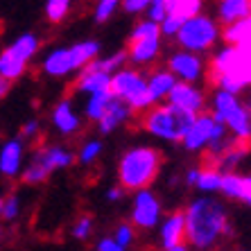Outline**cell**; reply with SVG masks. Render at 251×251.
<instances>
[{
	"instance_id": "obj_26",
	"label": "cell",
	"mask_w": 251,
	"mask_h": 251,
	"mask_svg": "<svg viewBox=\"0 0 251 251\" xmlns=\"http://www.w3.org/2000/svg\"><path fill=\"white\" fill-rule=\"evenodd\" d=\"M222 181H224V172H220L217 168H210V165H201V175H199L195 190L204 195H220L222 193Z\"/></svg>"
},
{
	"instance_id": "obj_1",
	"label": "cell",
	"mask_w": 251,
	"mask_h": 251,
	"mask_svg": "<svg viewBox=\"0 0 251 251\" xmlns=\"http://www.w3.org/2000/svg\"><path fill=\"white\" fill-rule=\"evenodd\" d=\"M186 226L188 245L195 251H210L224 238L233 235V224L228 217L224 199L215 195H197L186 204Z\"/></svg>"
},
{
	"instance_id": "obj_21",
	"label": "cell",
	"mask_w": 251,
	"mask_h": 251,
	"mask_svg": "<svg viewBox=\"0 0 251 251\" xmlns=\"http://www.w3.org/2000/svg\"><path fill=\"white\" fill-rule=\"evenodd\" d=\"M134 116H136V113L131 111V106L113 95V100H111V104H109V109H106L104 118H102V120H100V125H98V134L100 136L113 134V131H118L123 125H127Z\"/></svg>"
},
{
	"instance_id": "obj_39",
	"label": "cell",
	"mask_w": 251,
	"mask_h": 251,
	"mask_svg": "<svg viewBox=\"0 0 251 251\" xmlns=\"http://www.w3.org/2000/svg\"><path fill=\"white\" fill-rule=\"evenodd\" d=\"M145 18H150V21H154V23H163L165 18H168V7H165V2H154L150 9H147Z\"/></svg>"
},
{
	"instance_id": "obj_17",
	"label": "cell",
	"mask_w": 251,
	"mask_h": 251,
	"mask_svg": "<svg viewBox=\"0 0 251 251\" xmlns=\"http://www.w3.org/2000/svg\"><path fill=\"white\" fill-rule=\"evenodd\" d=\"M168 102L179 106V109H183V111L193 113V116H199V113L208 111V93L204 91L201 84L179 82L175 86V91L170 93Z\"/></svg>"
},
{
	"instance_id": "obj_23",
	"label": "cell",
	"mask_w": 251,
	"mask_h": 251,
	"mask_svg": "<svg viewBox=\"0 0 251 251\" xmlns=\"http://www.w3.org/2000/svg\"><path fill=\"white\" fill-rule=\"evenodd\" d=\"M251 152V140H238L231 147H228L226 152L222 156H217L215 161H210V163H201V165H210V168H217L220 172L228 175V172H238V168L245 163V158L249 156Z\"/></svg>"
},
{
	"instance_id": "obj_16",
	"label": "cell",
	"mask_w": 251,
	"mask_h": 251,
	"mask_svg": "<svg viewBox=\"0 0 251 251\" xmlns=\"http://www.w3.org/2000/svg\"><path fill=\"white\" fill-rule=\"evenodd\" d=\"M82 113L75 109V102L70 98H61L57 104L52 106V113H50V125L57 131L59 136L64 138H73L82 131L84 120Z\"/></svg>"
},
{
	"instance_id": "obj_8",
	"label": "cell",
	"mask_w": 251,
	"mask_h": 251,
	"mask_svg": "<svg viewBox=\"0 0 251 251\" xmlns=\"http://www.w3.org/2000/svg\"><path fill=\"white\" fill-rule=\"evenodd\" d=\"M222 25L217 23L215 16L208 14H199V16L186 21L176 36V46L179 50H188L195 54H208L217 48V43L222 41Z\"/></svg>"
},
{
	"instance_id": "obj_25",
	"label": "cell",
	"mask_w": 251,
	"mask_h": 251,
	"mask_svg": "<svg viewBox=\"0 0 251 251\" xmlns=\"http://www.w3.org/2000/svg\"><path fill=\"white\" fill-rule=\"evenodd\" d=\"M165 7H168V16H176L181 21H190L204 14V0H165Z\"/></svg>"
},
{
	"instance_id": "obj_13",
	"label": "cell",
	"mask_w": 251,
	"mask_h": 251,
	"mask_svg": "<svg viewBox=\"0 0 251 251\" xmlns=\"http://www.w3.org/2000/svg\"><path fill=\"white\" fill-rule=\"evenodd\" d=\"M165 66L172 70V75L179 82L201 84L208 79V61L201 54L188 52V50H172L165 59Z\"/></svg>"
},
{
	"instance_id": "obj_30",
	"label": "cell",
	"mask_w": 251,
	"mask_h": 251,
	"mask_svg": "<svg viewBox=\"0 0 251 251\" xmlns=\"http://www.w3.org/2000/svg\"><path fill=\"white\" fill-rule=\"evenodd\" d=\"M23 213V197L21 193H9L0 201V217L2 222H16Z\"/></svg>"
},
{
	"instance_id": "obj_18",
	"label": "cell",
	"mask_w": 251,
	"mask_h": 251,
	"mask_svg": "<svg viewBox=\"0 0 251 251\" xmlns=\"http://www.w3.org/2000/svg\"><path fill=\"white\" fill-rule=\"evenodd\" d=\"M156 240L161 251L172 249V247L186 245L188 242V226H186V213L183 210H172L163 217L161 226L156 228Z\"/></svg>"
},
{
	"instance_id": "obj_45",
	"label": "cell",
	"mask_w": 251,
	"mask_h": 251,
	"mask_svg": "<svg viewBox=\"0 0 251 251\" xmlns=\"http://www.w3.org/2000/svg\"><path fill=\"white\" fill-rule=\"evenodd\" d=\"M163 251H193V247H190V245H188V242H186V245L172 247V249H163Z\"/></svg>"
},
{
	"instance_id": "obj_6",
	"label": "cell",
	"mask_w": 251,
	"mask_h": 251,
	"mask_svg": "<svg viewBox=\"0 0 251 251\" xmlns=\"http://www.w3.org/2000/svg\"><path fill=\"white\" fill-rule=\"evenodd\" d=\"M75 163H77V152H73L70 147L41 145L36 147L32 156L27 158V165H25L23 175H21V181L25 186H39V183H46L52 172L68 170Z\"/></svg>"
},
{
	"instance_id": "obj_43",
	"label": "cell",
	"mask_w": 251,
	"mask_h": 251,
	"mask_svg": "<svg viewBox=\"0 0 251 251\" xmlns=\"http://www.w3.org/2000/svg\"><path fill=\"white\" fill-rule=\"evenodd\" d=\"M240 204L251 208V175H245V193H242V201Z\"/></svg>"
},
{
	"instance_id": "obj_5",
	"label": "cell",
	"mask_w": 251,
	"mask_h": 251,
	"mask_svg": "<svg viewBox=\"0 0 251 251\" xmlns=\"http://www.w3.org/2000/svg\"><path fill=\"white\" fill-rule=\"evenodd\" d=\"M193 113L183 111L179 106L163 102V104L152 106L150 111H145L140 116V127L145 129L152 138H158L163 143H172V145H181L183 136H186L188 127L195 123Z\"/></svg>"
},
{
	"instance_id": "obj_19",
	"label": "cell",
	"mask_w": 251,
	"mask_h": 251,
	"mask_svg": "<svg viewBox=\"0 0 251 251\" xmlns=\"http://www.w3.org/2000/svg\"><path fill=\"white\" fill-rule=\"evenodd\" d=\"M179 84L172 70L168 66H158V68L147 70V88H150V95H152L154 104H163L168 102L170 93L175 91V86Z\"/></svg>"
},
{
	"instance_id": "obj_40",
	"label": "cell",
	"mask_w": 251,
	"mask_h": 251,
	"mask_svg": "<svg viewBox=\"0 0 251 251\" xmlns=\"http://www.w3.org/2000/svg\"><path fill=\"white\" fill-rule=\"evenodd\" d=\"M95 251H127L123 245H118L113 235H102L95 242Z\"/></svg>"
},
{
	"instance_id": "obj_31",
	"label": "cell",
	"mask_w": 251,
	"mask_h": 251,
	"mask_svg": "<svg viewBox=\"0 0 251 251\" xmlns=\"http://www.w3.org/2000/svg\"><path fill=\"white\" fill-rule=\"evenodd\" d=\"M247 39H251V18L249 21H242V23L228 25L222 32L224 46H240V43H245Z\"/></svg>"
},
{
	"instance_id": "obj_24",
	"label": "cell",
	"mask_w": 251,
	"mask_h": 251,
	"mask_svg": "<svg viewBox=\"0 0 251 251\" xmlns=\"http://www.w3.org/2000/svg\"><path fill=\"white\" fill-rule=\"evenodd\" d=\"M111 100H113V93H111V91H102V93L88 95V98H84L82 116L86 118L88 123L100 125V120L104 118L106 109H109V104H111Z\"/></svg>"
},
{
	"instance_id": "obj_7",
	"label": "cell",
	"mask_w": 251,
	"mask_h": 251,
	"mask_svg": "<svg viewBox=\"0 0 251 251\" xmlns=\"http://www.w3.org/2000/svg\"><path fill=\"white\" fill-rule=\"evenodd\" d=\"M208 111L231 131L238 140H251V116L247 111L245 98L215 88L208 95Z\"/></svg>"
},
{
	"instance_id": "obj_11",
	"label": "cell",
	"mask_w": 251,
	"mask_h": 251,
	"mask_svg": "<svg viewBox=\"0 0 251 251\" xmlns=\"http://www.w3.org/2000/svg\"><path fill=\"white\" fill-rule=\"evenodd\" d=\"M228 138H231V131L210 111H204L199 113L195 118V123L188 127L186 136L181 140V147L190 154H206L208 150L222 145Z\"/></svg>"
},
{
	"instance_id": "obj_22",
	"label": "cell",
	"mask_w": 251,
	"mask_h": 251,
	"mask_svg": "<svg viewBox=\"0 0 251 251\" xmlns=\"http://www.w3.org/2000/svg\"><path fill=\"white\" fill-rule=\"evenodd\" d=\"M215 18L224 27L251 18V0H217L215 5Z\"/></svg>"
},
{
	"instance_id": "obj_38",
	"label": "cell",
	"mask_w": 251,
	"mask_h": 251,
	"mask_svg": "<svg viewBox=\"0 0 251 251\" xmlns=\"http://www.w3.org/2000/svg\"><path fill=\"white\" fill-rule=\"evenodd\" d=\"M39 134H41V123H39V120H34V118L25 120L23 127H21V131H18V136H21L25 143L36 140V138H39Z\"/></svg>"
},
{
	"instance_id": "obj_3",
	"label": "cell",
	"mask_w": 251,
	"mask_h": 251,
	"mask_svg": "<svg viewBox=\"0 0 251 251\" xmlns=\"http://www.w3.org/2000/svg\"><path fill=\"white\" fill-rule=\"evenodd\" d=\"M163 156L152 145H134L125 150L118 158V183L129 190L138 193L145 188H152L161 172Z\"/></svg>"
},
{
	"instance_id": "obj_46",
	"label": "cell",
	"mask_w": 251,
	"mask_h": 251,
	"mask_svg": "<svg viewBox=\"0 0 251 251\" xmlns=\"http://www.w3.org/2000/svg\"><path fill=\"white\" fill-rule=\"evenodd\" d=\"M242 98H245V104H247V111H249V116H251V91H247L245 95H242Z\"/></svg>"
},
{
	"instance_id": "obj_47",
	"label": "cell",
	"mask_w": 251,
	"mask_h": 251,
	"mask_svg": "<svg viewBox=\"0 0 251 251\" xmlns=\"http://www.w3.org/2000/svg\"><path fill=\"white\" fill-rule=\"evenodd\" d=\"M154 2H165V0H152V5H154Z\"/></svg>"
},
{
	"instance_id": "obj_9",
	"label": "cell",
	"mask_w": 251,
	"mask_h": 251,
	"mask_svg": "<svg viewBox=\"0 0 251 251\" xmlns=\"http://www.w3.org/2000/svg\"><path fill=\"white\" fill-rule=\"evenodd\" d=\"M111 93L118 100H123L131 106V111L143 116L145 111H150L154 104L150 88H147V73H143L140 68L127 66L120 73H116L111 79Z\"/></svg>"
},
{
	"instance_id": "obj_20",
	"label": "cell",
	"mask_w": 251,
	"mask_h": 251,
	"mask_svg": "<svg viewBox=\"0 0 251 251\" xmlns=\"http://www.w3.org/2000/svg\"><path fill=\"white\" fill-rule=\"evenodd\" d=\"M111 79L113 75H106L102 70H95V68H84L79 75L75 77L73 82V91L84 98L88 95H95V93H102V91H111Z\"/></svg>"
},
{
	"instance_id": "obj_12",
	"label": "cell",
	"mask_w": 251,
	"mask_h": 251,
	"mask_svg": "<svg viewBox=\"0 0 251 251\" xmlns=\"http://www.w3.org/2000/svg\"><path fill=\"white\" fill-rule=\"evenodd\" d=\"M163 217H165L163 201H161V197L154 193L152 188L134 193L131 206H129V222L134 224L140 233L158 228L161 222H163Z\"/></svg>"
},
{
	"instance_id": "obj_44",
	"label": "cell",
	"mask_w": 251,
	"mask_h": 251,
	"mask_svg": "<svg viewBox=\"0 0 251 251\" xmlns=\"http://www.w3.org/2000/svg\"><path fill=\"white\" fill-rule=\"evenodd\" d=\"M9 84H12V82H5V79H0V95H2V98H7V93H9Z\"/></svg>"
},
{
	"instance_id": "obj_37",
	"label": "cell",
	"mask_w": 251,
	"mask_h": 251,
	"mask_svg": "<svg viewBox=\"0 0 251 251\" xmlns=\"http://www.w3.org/2000/svg\"><path fill=\"white\" fill-rule=\"evenodd\" d=\"M152 7V0H123V12L129 16H145L147 9Z\"/></svg>"
},
{
	"instance_id": "obj_10",
	"label": "cell",
	"mask_w": 251,
	"mask_h": 251,
	"mask_svg": "<svg viewBox=\"0 0 251 251\" xmlns=\"http://www.w3.org/2000/svg\"><path fill=\"white\" fill-rule=\"evenodd\" d=\"M41 50V39L34 32L18 34L9 46L2 48L0 52V79L16 82L27 73V64Z\"/></svg>"
},
{
	"instance_id": "obj_2",
	"label": "cell",
	"mask_w": 251,
	"mask_h": 251,
	"mask_svg": "<svg viewBox=\"0 0 251 251\" xmlns=\"http://www.w3.org/2000/svg\"><path fill=\"white\" fill-rule=\"evenodd\" d=\"M208 82L235 95L251 91V39L240 46L217 48L208 61Z\"/></svg>"
},
{
	"instance_id": "obj_14",
	"label": "cell",
	"mask_w": 251,
	"mask_h": 251,
	"mask_svg": "<svg viewBox=\"0 0 251 251\" xmlns=\"http://www.w3.org/2000/svg\"><path fill=\"white\" fill-rule=\"evenodd\" d=\"M129 66L134 68H154L161 54H163V34L140 36V39H129L127 43Z\"/></svg>"
},
{
	"instance_id": "obj_4",
	"label": "cell",
	"mask_w": 251,
	"mask_h": 251,
	"mask_svg": "<svg viewBox=\"0 0 251 251\" xmlns=\"http://www.w3.org/2000/svg\"><path fill=\"white\" fill-rule=\"evenodd\" d=\"M102 57V43L95 39L70 43V46H57L48 50L41 57V73L52 79H64L70 75H79L84 68Z\"/></svg>"
},
{
	"instance_id": "obj_42",
	"label": "cell",
	"mask_w": 251,
	"mask_h": 251,
	"mask_svg": "<svg viewBox=\"0 0 251 251\" xmlns=\"http://www.w3.org/2000/svg\"><path fill=\"white\" fill-rule=\"evenodd\" d=\"M125 195H127V190H125L120 183H116V186H111L104 193V199L109 201V204H118V201H123L125 199Z\"/></svg>"
},
{
	"instance_id": "obj_34",
	"label": "cell",
	"mask_w": 251,
	"mask_h": 251,
	"mask_svg": "<svg viewBox=\"0 0 251 251\" xmlns=\"http://www.w3.org/2000/svg\"><path fill=\"white\" fill-rule=\"evenodd\" d=\"M111 235L116 238L118 245H123L125 249L129 251L136 245V240H138V228H136L131 222H120V224H116V228H113Z\"/></svg>"
},
{
	"instance_id": "obj_28",
	"label": "cell",
	"mask_w": 251,
	"mask_h": 251,
	"mask_svg": "<svg viewBox=\"0 0 251 251\" xmlns=\"http://www.w3.org/2000/svg\"><path fill=\"white\" fill-rule=\"evenodd\" d=\"M242 193H245V175L242 172H228L224 175L222 181V199L228 201H242Z\"/></svg>"
},
{
	"instance_id": "obj_35",
	"label": "cell",
	"mask_w": 251,
	"mask_h": 251,
	"mask_svg": "<svg viewBox=\"0 0 251 251\" xmlns=\"http://www.w3.org/2000/svg\"><path fill=\"white\" fill-rule=\"evenodd\" d=\"M123 7V0H98L93 7V18L95 23H106L113 14Z\"/></svg>"
},
{
	"instance_id": "obj_36",
	"label": "cell",
	"mask_w": 251,
	"mask_h": 251,
	"mask_svg": "<svg viewBox=\"0 0 251 251\" xmlns=\"http://www.w3.org/2000/svg\"><path fill=\"white\" fill-rule=\"evenodd\" d=\"M183 23L186 21H181V18L176 16H168L161 23V34H163V39H170V41H176V36H179V32H181Z\"/></svg>"
},
{
	"instance_id": "obj_33",
	"label": "cell",
	"mask_w": 251,
	"mask_h": 251,
	"mask_svg": "<svg viewBox=\"0 0 251 251\" xmlns=\"http://www.w3.org/2000/svg\"><path fill=\"white\" fill-rule=\"evenodd\" d=\"M70 7H73V0H46L43 14H46V18L50 23H61L68 16Z\"/></svg>"
},
{
	"instance_id": "obj_27",
	"label": "cell",
	"mask_w": 251,
	"mask_h": 251,
	"mask_svg": "<svg viewBox=\"0 0 251 251\" xmlns=\"http://www.w3.org/2000/svg\"><path fill=\"white\" fill-rule=\"evenodd\" d=\"M127 66H129V52L127 50H118V52H113V54L100 57L98 61L91 64V68L102 70L106 75H116V73H120V70L127 68Z\"/></svg>"
},
{
	"instance_id": "obj_41",
	"label": "cell",
	"mask_w": 251,
	"mask_h": 251,
	"mask_svg": "<svg viewBox=\"0 0 251 251\" xmlns=\"http://www.w3.org/2000/svg\"><path fill=\"white\" fill-rule=\"evenodd\" d=\"M199 175H201V165H193V168L186 170V175H183V186L195 190L197 188V181H199Z\"/></svg>"
},
{
	"instance_id": "obj_15",
	"label": "cell",
	"mask_w": 251,
	"mask_h": 251,
	"mask_svg": "<svg viewBox=\"0 0 251 251\" xmlns=\"http://www.w3.org/2000/svg\"><path fill=\"white\" fill-rule=\"evenodd\" d=\"M27 165V147L21 136L7 138L0 145V175L5 179H21Z\"/></svg>"
},
{
	"instance_id": "obj_29",
	"label": "cell",
	"mask_w": 251,
	"mask_h": 251,
	"mask_svg": "<svg viewBox=\"0 0 251 251\" xmlns=\"http://www.w3.org/2000/svg\"><path fill=\"white\" fill-rule=\"evenodd\" d=\"M102 152H104V143H102L100 138L82 140V145H79V150H77V163L88 168V165L98 163V158L102 156Z\"/></svg>"
},
{
	"instance_id": "obj_48",
	"label": "cell",
	"mask_w": 251,
	"mask_h": 251,
	"mask_svg": "<svg viewBox=\"0 0 251 251\" xmlns=\"http://www.w3.org/2000/svg\"><path fill=\"white\" fill-rule=\"evenodd\" d=\"M235 251H245V249H235Z\"/></svg>"
},
{
	"instance_id": "obj_32",
	"label": "cell",
	"mask_w": 251,
	"mask_h": 251,
	"mask_svg": "<svg viewBox=\"0 0 251 251\" xmlns=\"http://www.w3.org/2000/svg\"><path fill=\"white\" fill-rule=\"evenodd\" d=\"M95 231V220L93 215H88V213H84V215H79L73 222V226H70V238L77 240V242H86L91 235H93Z\"/></svg>"
}]
</instances>
